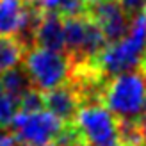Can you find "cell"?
I'll use <instances>...</instances> for the list:
<instances>
[{
  "label": "cell",
  "instance_id": "16",
  "mask_svg": "<svg viewBox=\"0 0 146 146\" xmlns=\"http://www.w3.org/2000/svg\"><path fill=\"white\" fill-rule=\"evenodd\" d=\"M0 146H18V141L14 139L11 132H7L5 128H0Z\"/></svg>",
  "mask_w": 146,
  "mask_h": 146
},
{
  "label": "cell",
  "instance_id": "19",
  "mask_svg": "<svg viewBox=\"0 0 146 146\" xmlns=\"http://www.w3.org/2000/svg\"><path fill=\"white\" fill-rule=\"evenodd\" d=\"M143 14H144V18H146V2H144V7H143Z\"/></svg>",
  "mask_w": 146,
  "mask_h": 146
},
{
  "label": "cell",
  "instance_id": "1",
  "mask_svg": "<svg viewBox=\"0 0 146 146\" xmlns=\"http://www.w3.org/2000/svg\"><path fill=\"white\" fill-rule=\"evenodd\" d=\"M146 59V18L139 13L130 18L127 34L107 43L94 59V68L104 78L141 68Z\"/></svg>",
  "mask_w": 146,
  "mask_h": 146
},
{
  "label": "cell",
  "instance_id": "20",
  "mask_svg": "<svg viewBox=\"0 0 146 146\" xmlns=\"http://www.w3.org/2000/svg\"><path fill=\"white\" fill-rule=\"evenodd\" d=\"M43 146H57L55 143H50V144H43Z\"/></svg>",
  "mask_w": 146,
  "mask_h": 146
},
{
  "label": "cell",
  "instance_id": "4",
  "mask_svg": "<svg viewBox=\"0 0 146 146\" xmlns=\"http://www.w3.org/2000/svg\"><path fill=\"white\" fill-rule=\"evenodd\" d=\"M71 123L87 146H118V118L102 102L82 104Z\"/></svg>",
  "mask_w": 146,
  "mask_h": 146
},
{
  "label": "cell",
  "instance_id": "5",
  "mask_svg": "<svg viewBox=\"0 0 146 146\" xmlns=\"http://www.w3.org/2000/svg\"><path fill=\"white\" fill-rule=\"evenodd\" d=\"M66 123L55 118L46 109L16 111L9 123L11 134L23 146H43L57 139Z\"/></svg>",
  "mask_w": 146,
  "mask_h": 146
},
{
  "label": "cell",
  "instance_id": "7",
  "mask_svg": "<svg viewBox=\"0 0 146 146\" xmlns=\"http://www.w3.org/2000/svg\"><path fill=\"white\" fill-rule=\"evenodd\" d=\"M86 16L96 23L107 43L123 38L130 25V16L121 7L119 0H91L87 2Z\"/></svg>",
  "mask_w": 146,
  "mask_h": 146
},
{
  "label": "cell",
  "instance_id": "21",
  "mask_svg": "<svg viewBox=\"0 0 146 146\" xmlns=\"http://www.w3.org/2000/svg\"><path fill=\"white\" fill-rule=\"evenodd\" d=\"M4 93V89H2V82H0V94H2Z\"/></svg>",
  "mask_w": 146,
  "mask_h": 146
},
{
  "label": "cell",
  "instance_id": "6",
  "mask_svg": "<svg viewBox=\"0 0 146 146\" xmlns=\"http://www.w3.org/2000/svg\"><path fill=\"white\" fill-rule=\"evenodd\" d=\"M39 11L29 0H0V36H14L29 48Z\"/></svg>",
  "mask_w": 146,
  "mask_h": 146
},
{
  "label": "cell",
  "instance_id": "17",
  "mask_svg": "<svg viewBox=\"0 0 146 146\" xmlns=\"http://www.w3.org/2000/svg\"><path fill=\"white\" fill-rule=\"evenodd\" d=\"M139 128H141V135H143V143L146 146V114H143L139 118Z\"/></svg>",
  "mask_w": 146,
  "mask_h": 146
},
{
  "label": "cell",
  "instance_id": "11",
  "mask_svg": "<svg viewBox=\"0 0 146 146\" xmlns=\"http://www.w3.org/2000/svg\"><path fill=\"white\" fill-rule=\"evenodd\" d=\"M0 82H2V89L5 94L13 96L14 100H18V96H21L29 87H32L31 82H29V77L25 70L21 66H14L11 70L4 71L0 75Z\"/></svg>",
  "mask_w": 146,
  "mask_h": 146
},
{
  "label": "cell",
  "instance_id": "15",
  "mask_svg": "<svg viewBox=\"0 0 146 146\" xmlns=\"http://www.w3.org/2000/svg\"><path fill=\"white\" fill-rule=\"evenodd\" d=\"M144 2H146V0H119L121 7L125 9V13L128 14L130 18L135 16V14H139V13H143Z\"/></svg>",
  "mask_w": 146,
  "mask_h": 146
},
{
  "label": "cell",
  "instance_id": "13",
  "mask_svg": "<svg viewBox=\"0 0 146 146\" xmlns=\"http://www.w3.org/2000/svg\"><path fill=\"white\" fill-rule=\"evenodd\" d=\"M16 109L18 111H38V109H45V105H43V93L34 89V87H29L21 96H18Z\"/></svg>",
  "mask_w": 146,
  "mask_h": 146
},
{
  "label": "cell",
  "instance_id": "12",
  "mask_svg": "<svg viewBox=\"0 0 146 146\" xmlns=\"http://www.w3.org/2000/svg\"><path fill=\"white\" fill-rule=\"evenodd\" d=\"M87 11V0H55L54 13H57L62 18L73 16H86Z\"/></svg>",
  "mask_w": 146,
  "mask_h": 146
},
{
  "label": "cell",
  "instance_id": "14",
  "mask_svg": "<svg viewBox=\"0 0 146 146\" xmlns=\"http://www.w3.org/2000/svg\"><path fill=\"white\" fill-rule=\"evenodd\" d=\"M16 100L9 94L2 93L0 94V128H7L13 119V116L16 114Z\"/></svg>",
  "mask_w": 146,
  "mask_h": 146
},
{
  "label": "cell",
  "instance_id": "8",
  "mask_svg": "<svg viewBox=\"0 0 146 146\" xmlns=\"http://www.w3.org/2000/svg\"><path fill=\"white\" fill-rule=\"evenodd\" d=\"M32 46L64 52L62 16L54 11H39L32 31Z\"/></svg>",
  "mask_w": 146,
  "mask_h": 146
},
{
  "label": "cell",
  "instance_id": "18",
  "mask_svg": "<svg viewBox=\"0 0 146 146\" xmlns=\"http://www.w3.org/2000/svg\"><path fill=\"white\" fill-rule=\"evenodd\" d=\"M141 71L144 73V77H146V59L143 61V64H141Z\"/></svg>",
  "mask_w": 146,
  "mask_h": 146
},
{
  "label": "cell",
  "instance_id": "10",
  "mask_svg": "<svg viewBox=\"0 0 146 146\" xmlns=\"http://www.w3.org/2000/svg\"><path fill=\"white\" fill-rule=\"evenodd\" d=\"M27 46L14 36H0V75L14 66H20Z\"/></svg>",
  "mask_w": 146,
  "mask_h": 146
},
{
  "label": "cell",
  "instance_id": "3",
  "mask_svg": "<svg viewBox=\"0 0 146 146\" xmlns=\"http://www.w3.org/2000/svg\"><path fill=\"white\" fill-rule=\"evenodd\" d=\"M29 82L41 93L70 82L73 64L66 52H57L41 46H29L21 59Z\"/></svg>",
  "mask_w": 146,
  "mask_h": 146
},
{
  "label": "cell",
  "instance_id": "9",
  "mask_svg": "<svg viewBox=\"0 0 146 146\" xmlns=\"http://www.w3.org/2000/svg\"><path fill=\"white\" fill-rule=\"evenodd\" d=\"M80 96L75 91L71 82L57 86L50 91L43 93V105L48 112H52L55 118H59L62 123H71L75 118L77 109L80 107Z\"/></svg>",
  "mask_w": 146,
  "mask_h": 146
},
{
  "label": "cell",
  "instance_id": "2",
  "mask_svg": "<svg viewBox=\"0 0 146 146\" xmlns=\"http://www.w3.org/2000/svg\"><path fill=\"white\" fill-rule=\"evenodd\" d=\"M100 100L118 119H139L146 114L144 73L134 70L105 78Z\"/></svg>",
  "mask_w": 146,
  "mask_h": 146
}]
</instances>
